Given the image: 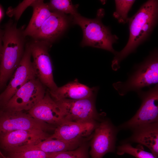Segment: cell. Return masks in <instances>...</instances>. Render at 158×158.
<instances>
[{
    "instance_id": "6da1fadb",
    "label": "cell",
    "mask_w": 158,
    "mask_h": 158,
    "mask_svg": "<svg viewBox=\"0 0 158 158\" xmlns=\"http://www.w3.org/2000/svg\"><path fill=\"white\" fill-rule=\"evenodd\" d=\"M158 6L157 1H148L134 15L128 18L129 40L124 48L114 54L111 65L113 70L116 71L118 69L121 61L133 52L149 36L157 23Z\"/></svg>"
},
{
    "instance_id": "7a4b0ae2",
    "label": "cell",
    "mask_w": 158,
    "mask_h": 158,
    "mask_svg": "<svg viewBox=\"0 0 158 158\" xmlns=\"http://www.w3.org/2000/svg\"><path fill=\"white\" fill-rule=\"evenodd\" d=\"M24 37L15 24L10 23L6 26L0 54V87L4 85L20 62L24 52Z\"/></svg>"
},
{
    "instance_id": "3957f363",
    "label": "cell",
    "mask_w": 158,
    "mask_h": 158,
    "mask_svg": "<svg viewBox=\"0 0 158 158\" xmlns=\"http://www.w3.org/2000/svg\"><path fill=\"white\" fill-rule=\"evenodd\" d=\"M103 13H98L97 17L93 19L85 18L78 13L73 16V22L80 26L83 30L82 46L102 49L115 54L116 51L113 44L118 38L112 34L109 28L102 24L101 18L103 15Z\"/></svg>"
},
{
    "instance_id": "277c9868",
    "label": "cell",
    "mask_w": 158,
    "mask_h": 158,
    "mask_svg": "<svg viewBox=\"0 0 158 158\" xmlns=\"http://www.w3.org/2000/svg\"><path fill=\"white\" fill-rule=\"evenodd\" d=\"M158 83V57L156 51L136 67L126 81L118 82L113 85L120 95L123 96L129 91L137 92L143 87Z\"/></svg>"
},
{
    "instance_id": "5b68a950",
    "label": "cell",
    "mask_w": 158,
    "mask_h": 158,
    "mask_svg": "<svg viewBox=\"0 0 158 158\" xmlns=\"http://www.w3.org/2000/svg\"><path fill=\"white\" fill-rule=\"evenodd\" d=\"M45 86L36 78L23 85L14 94L2 109L11 111H29L44 96Z\"/></svg>"
},
{
    "instance_id": "8992f818",
    "label": "cell",
    "mask_w": 158,
    "mask_h": 158,
    "mask_svg": "<svg viewBox=\"0 0 158 158\" xmlns=\"http://www.w3.org/2000/svg\"><path fill=\"white\" fill-rule=\"evenodd\" d=\"M142 100L135 115L121 125V129H133L144 124L158 122V85L146 91L137 92Z\"/></svg>"
},
{
    "instance_id": "52a82bcc",
    "label": "cell",
    "mask_w": 158,
    "mask_h": 158,
    "mask_svg": "<svg viewBox=\"0 0 158 158\" xmlns=\"http://www.w3.org/2000/svg\"><path fill=\"white\" fill-rule=\"evenodd\" d=\"M48 42L36 40L29 44L33 66L36 76L49 91H53L58 87L53 75V67L48 53Z\"/></svg>"
},
{
    "instance_id": "ba28073f",
    "label": "cell",
    "mask_w": 158,
    "mask_h": 158,
    "mask_svg": "<svg viewBox=\"0 0 158 158\" xmlns=\"http://www.w3.org/2000/svg\"><path fill=\"white\" fill-rule=\"evenodd\" d=\"M95 96L79 100L54 101L60 109L64 121L84 122L95 121L99 117L95 105Z\"/></svg>"
},
{
    "instance_id": "9c48e42d",
    "label": "cell",
    "mask_w": 158,
    "mask_h": 158,
    "mask_svg": "<svg viewBox=\"0 0 158 158\" xmlns=\"http://www.w3.org/2000/svg\"><path fill=\"white\" fill-rule=\"evenodd\" d=\"M29 45L26 46L22 58L11 77L9 83L0 95V106L3 107L16 92L30 80L37 78Z\"/></svg>"
},
{
    "instance_id": "30bf717a",
    "label": "cell",
    "mask_w": 158,
    "mask_h": 158,
    "mask_svg": "<svg viewBox=\"0 0 158 158\" xmlns=\"http://www.w3.org/2000/svg\"><path fill=\"white\" fill-rule=\"evenodd\" d=\"M47 123L38 120L28 113L0 110V135L10 131L21 130H40L46 131L51 129Z\"/></svg>"
},
{
    "instance_id": "8fae6325",
    "label": "cell",
    "mask_w": 158,
    "mask_h": 158,
    "mask_svg": "<svg viewBox=\"0 0 158 158\" xmlns=\"http://www.w3.org/2000/svg\"><path fill=\"white\" fill-rule=\"evenodd\" d=\"M94 131L89 152L91 158H102L106 153L114 152L117 130L112 124L104 121Z\"/></svg>"
},
{
    "instance_id": "7c38bea8",
    "label": "cell",
    "mask_w": 158,
    "mask_h": 158,
    "mask_svg": "<svg viewBox=\"0 0 158 158\" xmlns=\"http://www.w3.org/2000/svg\"><path fill=\"white\" fill-rule=\"evenodd\" d=\"M50 136L46 131L40 130H14L0 135V146L7 152L14 148L37 144Z\"/></svg>"
},
{
    "instance_id": "4fadbf2b",
    "label": "cell",
    "mask_w": 158,
    "mask_h": 158,
    "mask_svg": "<svg viewBox=\"0 0 158 158\" xmlns=\"http://www.w3.org/2000/svg\"><path fill=\"white\" fill-rule=\"evenodd\" d=\"M98 125L95 121L84 122L64 121L58 126L48 139L71 142L81 140L95 130Z\"/></svg>"
},
{
    "instance_id": "5bb4252c",
    "label": "cell",
    "mask_w": 158,
    "mask_h": 158,
    "mask_svg": "<svg viewBox=\"0 0 158 158\" xmlns=\"http://www.w3.org/2000/svg\"><path fill=\"white\" fill-rule=\"evenodd\" d=\"M28 113L35 119L49 124L58 126L64 121L59 107L48 90Z\"/></svg>"
},
{
    "instance_id": "9a60e30c",
    "label": "cell",
    "mask_w": 158,
    "mask_h": 158,
    "mask_svg": "<svg viewBox=\"0 0 158 158\" xmlns=\"http://www.w3.org/2000/svg\"><path fill=\"white\" fill-rule=\"evenodd\" d=\"M68 24L64 14L53 12L33 37L36 40L47 42L57 38L67 28Z\"/></svg>"
},
{
    "instance_id": "2e32d148",
    "label": "cell",
    "mask_w": 158,
    "mask_h": 158,
    "mask_svg": "<svg viewBox=\"0 0 158 158\" xmlns=\"http://www.w3.org/2000/svg\"><path fill=\"white\" fill-rule=\"evenodd\" d=\"M48 91L55 101L61 99L79 100L96 96L97 89L90 88L76 80L67 83L53 91Z\"/></svg>"
},
{
    "instance_id": "e0dca14e",
    "label": "cell",
    "mask_w": 158,
    "mask_h": 158,
    "mask_svg": "<svg viewBox=\"0 0 158 158\" xmlns=\"http://www.w3.org/2000/svg\"><path fill=\"white\" fill-rule=\"evenodd\" d=\"M127 140L148 147L156 158L158 157V122L139 126Z\"/></svg>"
},
{
    "instance_id": "ac0fdd59",
    "label": "cell",
    "mask_w": 158,
    "mask_h": 158,
    "mask_svg": "<svg viewBox=\"0 0 158 158\" xmlns=\"http://www.w3.org/2000/svg\"><path fill=\"white\" fill-rule=\"evenodd\" d=\"M30 6L33 8L32 15L28 25L23 32L25 37H33L53 12L48 4L44 3L43 0H34Z\"/></svg>"
},
{
    "instance_id": "d6986e66",
    "label": "cell",
    "mask_w": 158,
    "mask_h": 158,
    "mask_svg": "<svg viewBox=\"0 0 158 158\" xmlns=\"http://www.w3.org/2000/svg\"><path fill=\"white\" fill-rule=\"evenodd\" d=\"M80 140L66 141L55 139H48L37 144L25 145L15 148L37 150L47 153H56L73 150L80 145Z\"/></svg>"
},
{
    "instance_id": "ffe728a7",
    "label": "cell",
    "mask_w": 158,
    "mask_h": 158,
    "mask_svg": "<svg viewBox=\"0 0 158 158\" xmlns=\"http://www.w3.org/2000/svg\"><path fill=\"white\" fill-rule=\"evenodd\" d=\"M7 152L8 158H51L58 152L47 153L37 150L15 148Z\"/></svg>"
},
{
    "instance_id": "44dd1931",
    "label": "cell",
    "mask_w": 158,
    "mask_h": 158,
    "mask_svg": "<svg viewBox=\"0 0 158 158\" xmlns=\"http://www.w3.org/2000/svg\"><path fill=\"white\" fill-rule=\"evenodd\" d=\"M140 145L134 147L129 143H126L119 146L117 154L121 155L125 154H130L136 158H156L152 153L145 151Z\"/></svg>"
},
{
    "instance_id": "7402d4cb",
    "label": "cell",
    "mask_w": 158,
    "mask_h": 158,
    "mask_svg": "<svg viewBox=\"0 0 158 158\" xmlns=\"http://www.w3.org/2000/svg\"><path fill=\"white\" fill-rule=\"evenodd\" d=\"M135 0H115L116 10L113 14L119 23L128 22V13Z\"/></svg>"
},
{
    "instance_id": "603a6c76",
    "label": "cell",
    "mask_w": 158,
    "mask_h": 158,
    "mask_svg": "<svg viewBox=\"0 0 158 158\" xmlns=\"http://www.w3.org/2000/svg\"><path fill=\"white\" fill-rule=\"evenodd\" d=\"M48 4L53 12L70 14L73 16L78 13L72 2L68 0H51Z\"/></svg>"
},
{
    "instance_id": "cb8c5ba5",
    "label": "cell",
    "mask_w": 158,
    "mask_h": 158,
    "mask_svg": "<svg viewBox=\"0 0 158 158\" xmlns=\"http://www.w3.org/2000/svg\"><path fill=\"white\" fill-rule=\"evenodd\" d=\"M51 158H90L86 147L80 145L73 150L58 152Z\"/></svg>"
},
{
    "instance_id": "d4e9b609",
    "label": "cell",
    "mask_w": 158,
    "mask_h": 158,
    "mask_svg": "<svg viewBox=\"0 0 158 158\" xmlns=\"http://www.w3.org/2000/svg\"><path fill=\"white\" fill-rule=\"evenodd\" d=\"M3 35V33L0 30V54L2 47Z\"/></svg>"
},
{
    "instance_id": "484cf974",
    "label": "cell",
    "mask_w": 158,
    "mask_h": 158,
    "mask_svg": "<svg viewBox=\"0 0 158 158\" xmlns=\"http://www.w3.org/2000/svg\"><path fill=\"white\" fill-rule=\"evenodd\" d=\"M0 154L3 158H8V157H6L4 156L1 152H0Z\"/></svg>"
},
{
    "instance_id": "4316f807",
    "label": "cell",
    "mask_w": 158,
    "mask_h": 158,
    "mask_svg": "<svg viewBox=\"0 0 158 158\" xmlns=\"http://www.w3.org/2000/svg\"><path fill=\"white\" fill-rule=\"evenodd\" d=\"M2 16V12L1 8H0V19L1 18Z\"/></svg>"
},
{
    "instance_id": "83f0119b",
    "label": "cell",
    "mask_w": 158,
    "mask_h": 158,
    "mask_svg": "<svg viewBox=\"0 0 158 158\" xmlns=\"http://www.w3.org/2000/svg\"></svg>"
}]
</instances>
